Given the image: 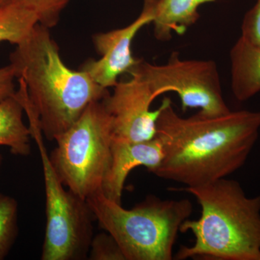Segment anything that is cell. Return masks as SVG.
I'll return each instance as SVG.
<instances>
[{
	"label": "cell",
	"mask_w": 260,
	"mask_h": 260,
	"mask_svg": "<svg viewBox=\"0 0 260 260\" xmlns=\"http://www.w3.org/2000/svg\"><path fill=\"white\" fill-rule=\"evenodd\" d=\"M39 23L37 15L23 5L12 3L0 11V43L17 45Z\"/></svg>",
	"instance_id": "5bb4252c"
},
{
	"label": "cell",
	"mask_w": 260,
	"mask_h": 260,
	"mask_svg": "<svg viewBox=\"0 0 260 260\" xmlns=\"http://www.w3.org/2000/svg\"><path fill=\"white\" fill-rule=\"evenodd\" d=\"M18 208L14 198L0 192V260L8 255L16 239Z\"/></svg>",
	"instance_id": "9a60e30c"
},
{
	"label": "cell",
	"mask_w": 260,
	"mask_h": 260,
	"mask_svg": "<svg viewBox=\"0 0 260 260\" xmlns=\"http://www.w3.org/2000/svg\"><path fill=\"white\" fill-rule=\"evenodd\" d=\"M113 87L112 93L102 99L112 117L113 138L129 142H142L155 138L160 107L151 110L155 100L146 82L129 75Z\"/></svg>",
	"instance_id": "ba28073f"
},
{
	"label": "cell",
	"mask_w": 260,
	"mask_h": 260,
	"mask_svg": "<svg viewBox=\"0 0 260 260\" xmlns=\"http://www.w3.org/2000/svg\"><path fill=\"white\" fill-rule=\"evenodd\" d=\"M216 0H153L154 37L160 42H169L173 32L185 34L199 20V8Z\"/></svg>",
	"instance_id": "8fae6325"
},
{
	"label": "cell",
	"mask_w": 260,
	"mask_h": 260,
	"mask_svg": "<svg viewBox=\"0 0 260 260\" xmlns=\"http://www.w3.org/2000/svg\"><path fill=\"white\" fill-rule=\"evenodd\" d=\"M24 112L16 93L0 102V146L21 156L30 155L31 150V131L24 123Z\"/></svg>",
	"instance_id": "4fadbf2b"
},
{
	"label": "cell",
	"mask_w": 260,
	"mask_h": 260,
	"mask_svg": "<svg viewBox=\"0 0 260 260\" xmlns=\"http://www.w3.org/2000/svg\"><path fill=\"white\" fill-rule=\"evenodd\" d=\"M88 257L91 260H126L116 239L108 232L97 234L93 238Z\"/></svg>",
	"instance_id": "e0dca14e"
},
{
	"label": "cell",
	"mask_w": 260,
	"mask_h": 260,
	"mask_svg": "<svg viewBox=\"0 0 260 260\" xmlns=\"http://www.w3.org/2000/svg\"><path fill=\"white\" fill-rule=\"evenodd\" d=\"M164 157V147L155 136L142 142L113 138L112 160L103 182V194L121 204L124 183L130 172L135 168L145 167L152 172L160 165Z\"/></svg>",
	"instance_id": "30bf717a"
},
{
	"label": "cell",
	"mask_w": 260,
	"mask_h": 260,
	"mask_svg": "<svg viewBox=\"0 0 260 260\" xmlns=\"http://www.w3.org/2000/svg\"><path fill=\"white\" fill-rule=\"evenodd\" d=\"M231 85L239 102L260 92V47L239 38L230 51Z\"/></svg>",
	"instance_id": "7c38bea8"
},
{
	"label": "cell",
	"mask_w": 260,
	"mask_h": 260,
	"mask_svg": "<svg viewBox=\"0 0 260 260\" xmlns=\"http://www.w3.org/2000/svg\"><path fill=\"white\" fill-rule=\"evenodd\" d=\"M112 117L102 100L93 102L69 129L55 140L49 158L66 186L87 200L103 193L112 160Z\"/></svg>",
	"instance_id": "5b68a950"
},
{
	"label": "cell",
	"mask_w": 260,
	"mask_h": 260,
	"mask_svg": "<svg viewBox=\"0 0 260 260\" xmlns=\"http://www.w3.org/2000/svg\"><path fill=\"white\" fill-rule=\"evenodd\" d=\"M153 0H144L139 16L124 28L99 32L93 37L98 60L89 59L80 68L93 81L105 89L113 88L121 75L128 73L139 62L132 52V44L137 34L153 20Z\"/></svg>",
	"instance_id": "9c48e42d"
},
{
	"label": "cell",
	"mask_w": 260,
	"mask_h": 260,
	"mask_svg": "<svg viewBox=\"0 0 260 260\" xmlns=\"http://www.w3.org/2000/svg\"><path fill=\"white\" fill-rule=\"evenodd\" d=\"M50 29L37 24L10 56L19 88L16 95L28 115L29 127L55 140L93 102L109 90L83 70L64 64Z\"/></svg>",
	"instance_id": "7a4b0ae2"
},
{
	"label": "cell",
	"mask_w": 260,
	"mask_h": 260,
	"mask_svg": "<svg viewBox=\"0 0 260 260\" xmlns=\"http://www.w3.org/2000/svg\"><path fill=\"white\" fill-rule=\"evenodd\" d=\"M241 37L260 47V0H256L255 5L244 15Z\"/></svg>",
	"instance_id": "ac0fdd59"
},
{
	"label": "cell",
	"mask_w": 260,
	"mask_h": 260,
	"mask_svg": "<svg viewBox=\"0 0 260 260\" xmlns=\"http://www.w3.org/2000/svg\"><path fill=\"white\" fill-rule=\"evenodd\" d=\"M183 190L196 198L201 215L181 224L180 232H190L194 242L181 246L176 259L260 260V195L249 198L226 178Z\"/></svg>",
	"instance_id": "3957f363"
},
{
	"label": "cell",
	"mask_w": 260,
	"mask_h": 260,
	"mask_svg": "<svg viewBox=\"0 0 260 260\" xmlns=\"http://www.w3.org/2000/svg\"><path fill=\"white\" fill-rule=\"evenodd\" d=\"M100 226L116 239L126 260H172L181 224L193 212L190 200L150 195L132 209L103 193L86 200Z\"/></svg>",
	"instance_id": "277c9868"
},
{
	"label": "cell",
	"mask_w": 260,
	"mask_h": 260,
	"mask_svg": "<svg viewBox=\"0 0 260 260\" xmlns=\"http://www.w3.org/2000/svg\"><path fill=\"white\" fill-rule=\"evenodd\" d=\"M15 78L14 70L11 65L9 64L0 68V102L16 93Z\"/></svg>",
	"instance_id": "d6986e66"
},
{
	"label": "cell",
	"mask_w": 260,
	"mask_h": 260,
	"mask_svg": "<svg viewBox=\"0 0 260 260\" xmlns=\"http://www.w3.org/2000/svg\"><path fill=\"white\" fill-rule=\"evenodd\" d=\"M2 162H3V157H2V155H0V167H1Z\"/></svg>",
	"instance_id": "44dd1931"
},
{
	"label": "cell",
	"mask_w": 260,
	"mask_h": 260,
	"mask_svg": "<svg viewBox=\"0 0 260 260\" xmlns=\"http://www.w3.org/2000/svg\"><path fill=\"white\" fill-rule=\"evenodd\" d=\"M42 158L46 194L43 260L83 259L93 239V213L86 200L64 189L51 165L41 130L32 132Z\"/></svg>",
	"instance_id": "8992f818"
},
{
	"label": "cell",
	"mask_w": 260,
	"mask_h": 260,
	"mask_svg": "<svg viewBox=\"0 0 260 260\" xmlns=\"http://www.w3.org/2000/svg\"><path fill=\"white\" fill-rule=\"evenodd\" d=\"M72 0H13V3L23 5L37 16L39 24L47 28L57 25L61 13Z\"/></svg>",
	"instance_id": "2e32d148"
},
{
	"label": "cell",
	"mask_w": 260,
	"mask_h": 260,
	"mask_svg": "<svg viewBox=\"0 0 260 260\" xmlns=\"http://www.w3.org/2000/svg\"><path fill=\"white\" fill-rule=\"evenodd\" d=\"M259 129L260 112L231 111L220 116L199 112L184 118L174 111L171 99L165 98L155 133L164 157L151 173L186 186L226 178L244 165Z\"/></svg>",
	"instance_id": "6da1fadb"
},
{
	"label": "cell",
	"mask_w": 260,
	"mask_h": 260,
	"mask_svg": "<svg viewBox=\"0 0 260 260\" xmlns=\"http://www.w3.org/2000/svg\"><path fill=\"white\" fill-rule=\"evenodd\" d=\"M13 3V0H0V11Z\"/></svg>",
	"instance_id": "ffe728a7"
},
{
	"label": "cell",
	"mask_w": 260,
	"mask_h": 260,
	"mask_svg": "<svg viewBox=\"0 0 260 260\" xmlns=\"http://www.w3.org/2000/svg\"><path fill=\"white\" fill-rule=\"evenodd\" d=\"M129 75L146 82L155 99L167 92L179 95L182 110L199 109L205 115L220 116L230 112L222 91L216 63L213 60L183 59L173 51L164 64L140 59Z\"/></svg>",
	"instance_id": "52a82bcc"
}]
</instances>
